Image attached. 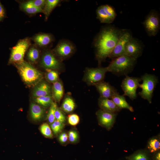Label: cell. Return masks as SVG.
Masks as SVG:
<instances>
[{
  "mask_svg": "<svg viewBox=\"0 0 160 160\" xmlns=\"http://www.w3.org/2000/svg\"><path fill=\"white\" fill-rule=\"evenodd\" d=\"M31 116L33 120L35 121L40 120L44 114V109L39 105L31 103L30 107Z\"/></svg>",
  "mask_w": 160,
  "mask_h": 160,
  "instance_id": "obj_19",
  "label": "cell"
},
{
  "mask_svg": "<svg viewBox=\"0 0 160 160\" xmlns=\"http://www.w3.org/2000/svg\"><path fill=\"white\" fill-rule=\"evenodd\" d=\"M111 99L121 109H127L131 112L134 111L133 108L127 102L124 96L120 95L118 92L114 95Z\"/></svg>",
  "mask_w": 160,
  "mask_h": 160,
  "instance_id": "obj_17",
  "label": "cell"
},
{
  "mask_svg": "<svg viewBox=\"0 0 160 160\" xmlns=\"http://www.w3.org/2000/svg\"><path fill=\"white\" fill-rule=\"evenodd\" d=\"M42 65L47 69H55L59 68L61 63L53 54L46 51L43 54L41 61Z\"/></svg>",
  "mask_w": 160,
  "mask_h": 160,
  "instance_id": "obj_13",
  "label": "cell"
},
{
  "mask_svg": "<svg viewBox=\"0 0 160 160\" xmlns=\"http://www.w3.org/2000/svg\"><path fill=\"white\" fill-rule=\"evenodd\" d=\"M133 37L129 30L123 29L119 39L108 57L112 59L124 55V47L127 43Z\"/></svg>",
  "mask_w": 160,
  "mask_h": 160,
  "instance_id": "obj_9",
  "label": "cell"
},
{
  "mask_svg": "<svg viewBox=\"0 0 160 160\" xmlns=\"http://www.w3.org/2000/svg\"><path fill=\"white\" fill-rule=\"evenodd\" d=\"M98 104L101 110L109 112L117 113L121 110L110 99L100 97L99 99Z\"/></svg>",
  "mask_w": 160,
  "mask_h": 160,
  "instance_id": "obj_15",
  "label": "cell"
},
{
  "mask_svg": "<svg viewBox=\"0 0 160 160\" xmlns=\"http://www.w3.org/2000/svg\"><path fill=\"white\" fill-rule=\"evenodd\" d=\"M137 60V59L127 55H121L112 59L106 67L108 72L116 75L127 76L133 70Z\"/></svg>",
  "mask_w": 160,
  "mask_h": 160,
  "instance_id": "obj_2",
  "label": "cell"
},
{
  "mask_svg": "<svg viewBox=\"0 0 160 160\" xmlns=\"http://www.w3.org/2000/svg\"><path fill=\"white\" fill-rule=\"evenodd\" d=\"M75 49L76 46L73 43L63 39L59 41L53 51L60 59L63 60L71 56Z\"/></svg>",
  "mask_w": 160,
  "mask_h": 160,
  "instance_id": "obj_10",
  "label": "cell"
},
{
  "mask_svg": "<svg viewBox=\"0 0 160 160\" xmlns=\"http://www.w3.org/2000/svg\"><path fill=\"white\" fill-rule=\"evenodd\" d=\"M141 81L139 78L126 76L121 85L124 92L123 95L128 97L132 100L135 99L137 97L136 90L139 87V83Z\"/></svg>",
  "mask_w": 160,
  "mask_h": 160,
  "instance_id": "obj_7",
  "label": "cell"
},
{
  "mask_svg": "<svg viewBox=\"0 0 160 160\" xmlns=\"http://www.w3.org/2000/svg\"><path fill=\"white\" fill-rule=\"evenodd\" d=\"M68 121L70 125L75 126L79 123L80 118L79 116L76 114H70L68 116Z\"/></svg>",
  "mask_w": 160,
  "mask_h": 160,
  "instance_id": "obj_34",
  "label": "cell"
},
{
  "mask_svg": "<svg viewBox=\"0 0 160 160\" xmlns=\"http://www.w3.org/2000/svg\"><path fill=\"white\" fill-rule=\"evenodd\" d=\"M128 160H149V156L146 153L140 151L127 157Z\"/></svg>",
  "mask_w": 160,
  "mask_h": 160,
  "instance_id": "obj_28",
  "label": "cell"
},
{
  "mask_svg": "<svg viewBox=\"0 0 160 160\" xmlns=\"http://www.w3.org/2000/svg\"><path fill=\"white\" fill-rule=\"evenodd\" d=\"M47 72L46 74V77L47 80L52 82L56 81L58 78V73L54 70L47 69Z\"/></svg>",
  "mask_w": 160,
  "mask_h": 160,
  "instance_id": "obj_33",
  "label": "cell"
},
{
  "mask_svg": "<svg viewBox=\"0 0 160 160\" xmlns=\"http://www.w3.org/2000/svg\"><path fill=\"white\" fill-rule=\"evenodd\" d=\"M156 10H151L143 22L145 30L150 37L155 36L160 28V16Z\"/></svg>",
  "mask_w": 160,
  "mask_h": 160,
  "instance_id": "obj_5",
  "label": "cell"
},
{
  "mask_svg": "<svg viewBox=\"0 0 160 160\" xmlns=\"http://www.w3.org/2000/svg\"><path fill=\"white\" fill-rule=\"evenodd\" d=\"M20 7L22 10L28 14H34L38 13H43L42 9L36 7L28 1L21 3Z\"/></svg>",
  "mask_w": 160,
  "mask_h": 160,
  "instance_id": "obj_21",
  "label": "cell"
},
{
  "mask_svg": "<svg viewBox=\"0 0 160 160\" xmlns=\"http://www.w3.org/2000/svg\"><path fill=\"white\" fill-rule=\"evenodd\" d=\"M155 160H160V153L158 152L155 155Z\"/></svg>",
  "mask_w": 160,
  "mask_h": 160,
  "instance_id": "obj_40",
  "label": "cell"
},
{
  "mask_svg": "<svg viewBox=\"0 0 160 160\" xmlns=\"http://www.w3.org/2000/svg\"><path fill=\"white\" fill-rule=\"evenodd\" d=\"M57 108V105L55 103L52 102L50 105V107L47 116V119L48 122L51 124L55 120V112Z\"/></svg>",
  "mask_w": 160,
  "mask_h": 160,
  "instance_id": "obj_31",
  "label": "cell"
},
{
  "mask_svg": "<svg viewBox=\"0 0 160 160\" xmlns=\"http://www.w3.org/2000/svg\"><path fill=\"white\" fill-rule=\"evenodd\" d=\"M40 130L41 134L45 137L49 138L53 137L52 129L47 123L42 124L40 126Z\"/></svg>",
  "mask_w": 160,
  "mask_h": 160,
  "instance_id": "obj_29",
  "label": "cell"
},
{
  "mask_svg": "<svg viewBox=\"0 0 160 160\" xmlns=\"http://www.w3.org/2000/svg\"><path fill=\"white\" fill-rule=\"evenodd\" d=\"M33 40L40 47L47 46L54 40L52 35L49 33H41L34 36Z\"/></svg>",
  "mask_w": 160,
  "mask_h": 160,
  "instance_id": "obj_16",
  "label": "cell"
},
{
  "mask_svg": "<svg viewBox=\"0 0 160 160\" xmlns=\"http://www.w3.org/2000/svg\"><path fill=\"white\" fill-rule=\"evenodd\" d=\"M123 30L114 25H109L102 27L95 37L93 46L96 57L99 63L109 57Z\"/></svg>",
  "mask_w": 160,
  "mask_h": 160,
  "instance_id": "obj_1",
  "label": "cell"
},
{
  "mask_svg": "<svg viewBox=\"0 0 160 160\" xmlns=\"http://www.w3.org/2000/svg\"><path fill=\"white\" fill-rule=\"evenodd\" d=\"M75 103L71 97H67L64 100L62 105V108L65 112L69 113L72 111L75 107Z\"/></svg>",
  "mask_w": 160,
  "mask_h": 160,
  "instance_id": "obj_25",
  "label": "cell"
},
{
  "mask_svg": "<svg viewBox=\"0 0 160 160\" xmlns=\"http://www.w3.org/2000/svg\"><path fill=\"white\" fill-rule=\"evenodd\" d=\"M68 139V135L65 132L61 133L59 136V140L62 143H66Z\"/></svg>",
  "mask_w": 160,
  "mask_h": 160,
  "instance_id": "obj_38",
  "label": "cell"
},
{
  "mask_svg": "<svg viewBox=\"0 0 160 160\" xmlns=\"http://www.w3.org/2000/svg\"><path fill=\"white\" fill-rule=\"evenodd\" d=\"M96 114L99 124L108 130L111 129L115 122L116 113L109 112L100 109L97 112Z\"/></svg>",
  "mask_w": 160,
  "mask_h": 160,
  "instance_id": "obj_12",
  "label": "cell"
},
{
  "mask_svg": "<svg viewBox=\"0 0 160 160\" xmlns=\"http://www.w3.org/2000/svg\"><path fill=\"white\" fill-rule=\"evenodd\" d=\"M53 94L54 99L59 102L62 98L64 93L63 87L60 82H55L53 86Z\"/></svg>",
  "mask_w": 160,
  "mask_h": 160,
  "instance_id": "obj_22",
  "label": "cell"
},
{
  "mask_svg": "<svg viewBox=\"0 0 160 160\" xmlns=\"http://www.w3.org/2000/svg\"><path fill=\"white\" fill-rule=\"evenodd\" d=\"M148 148L151 153L158 151L160 148V143L156 138H153L148 143Z\"/></svg>",
  "mask_w": 160,
  "mask_h": 160,
  "instance_id": "obj_30",
  "label": "cell"
},
{
  "mask_svg": "<svg viewBox=\"0 0 160 160\" xmlns=\"http://www.w3.org/2000/svg\"><path fill=\"white\" fill-rule=\"evenodd\" d=\"M64 126L63 123L55 120L51 124V128L55 134H57L60 132Z\"/></svg>",
  "mask_w": 160,
  "mask_h": 160,
  "instance_id": "obj_32",
  "label": "cell"
},
{
  "mask_svg": "<svg viewBox=\"0 0 160 160\" xmlns=\"http://www.w3.org/2000/svg\"><path fill=\"white\" fill-rule=\"evenodd\" d=\"M95 85L101 97L111 99L114 95L118 93L114 87L107 82L102 81L95 84Z\"/></svg>",
  "mask_w": 160,
  "mask_h": 160,
  "instance_id": "obj_14",
  "label": "cell"
},
{
  "mask_svg": "<svg viewBox=\"0 0 160 160\" xmlns=\"http://www.w3.org/2000/svg\"><path fill=\"white\" fill-rule=\"evenodd\" d=\"M144 47L142 41L132 37L125 45L124 55L137 59L142 55Z\"/></svg>",
  "mask_w": 160,
  "mask_h": 160,
  "instance_id": "obj_8",
  "label": "cell"
},
{
  "mask_svg": "<svg viewBox=\"0 0 160 160\" xmlns=\"http://www.w3.org/2000/svg\"><path fill=\"white\" fill-rule=\"evenodd\" d=\"M16 64L23 80L27 84H33L42 77L41 73L28 63L23 61Z\"/></svg>",
  "mask_w": 160,
  "mask_h": 160,
  "instance_id": "obj_3",
  "label": "cell"
},
{
  "mask_svg": "<svg viewBox=\"0 0 160 160\" xmlns=\"http://www.w3.org/2000/svg\"><path fill=\"white\" fill-rule=\"evenodd\" d=\"M62 1L60 0H47L43 9L45 19L47 20L52 10Z\"/></svg>",
  "mask_w": 160,
  "mask_h": 160,
  "instance_id": "obj_20",
  "label": "cell"
},
{
  "mask_svg": "<svg viewBox=\"0 0 160 160\" xmlns=\"http://www.w3.org/2000/svg\"><path fill=\"white\" fill-rule=\"evenodd\" d=\"M6 13L3 6L0 1V22L5 17Z\"/></svg>",
  "mask_w": 160,
  "mask_h": 160,
  "instance_id": "obj_39",
  "label": "cell"
},
{
  "mask_svg": "<svg viewBox=\"0 0 160 160\" xmlns=\"http://www.w3.org/2000/svg\"><path fill=\"white\" fill-rule=\"evenodd\" d=\"M107 72V67L88 68L86 74V79L89 84L95 85L102 81Z\"/></svg>",
  "mask_w": 160,
  "mask_h": 160,
  "instance_id": "obj_11",
  "label": "cell"
},
{
  "mask_svg": "<svg viewBox=\"0 0 160 160\" xmlns=\"http://www.w3.org/2000/svg\"><path fill=\"white\" fill-rule=\"evenodd\" d=\"M55 120L63 123L65 122V118L64 115L57 107L55 110Z\"/></svg>",
  "mask_w": 160,
  "mask_h": 160,
  "instance_id": "obj_35",
  "label": "cell"
},
{
  "mask_svg": "<svg viewBox=\"0 0 160 160\" xmlns=\"http://www.w3.org/2000/svg\"><path fill=\"white\" fill-rule=\"evenodd\" d=\"M140 79L143 82L139 84V87L141 89V91L138 94L151 103L154 90L158 82V78L154 75L146 73Z\"/></svg>",
  "mask_w": 160,
  "mask_h": 160,
  "instance_id": "obj_4",
  "label": "cell"
},
{
  "mask_svg": "<svg viewBox=\"0 0 160 160\" xmlns=\"http://www.w3.org/2000/svg\"><path fill=\"white\" fill-rule=\"evenodd\" d=\"M97 18L102 23L110 24L112 22L104 11L102 5L99 6L96 10Z\"/></svg>",
  "mask_w": 160,
  "mask_h": 160,
  "instance_id": "obj_23",
  "label": "cell"
},
{
  "mask_svg": "<svg viewBox=\"0 0 160 160\" xmlns=\"http://www.w3.org/2000/svg\"><path fill=\"white\" fill-rule=\"evenodd\" d=\"M35 101L38 104L44 107L50 105L53 102L51 97L49 95L36 97Z\"/></svg>",
  "mask_w": 160,
  "mask_h": 160,
  "instance_id": "obj_27",
  "label": "cell"
},
{
  "mask_svg": "<svg viewBox=\"0 0 160 160\" xmlns=\"http://www.w3.org/2000/svg\"><path fill=\"white\" fill-rule=\"evenodd\" d=\"M50 92V87L45 82H42L38 85L34 89L33 95L38 97L49 95Z\"/></svg>",
  "mask_w": 160,
  "mask_h": 160,
  "instance_id": "obj_18",
  "label": "cell"
},
{
  "mask_svg": "<svg viewBox=\"0 0 160 160\" xmlns=\"http://www.w3.org/2000/svg\"><path fill=\"white\" fill-rule=\"evenodd\" d=\"M102 6L104 11L112 22H113L117 16L115 8L112 6L108 4L103 5Z\"/></svg>",
  "mask_w": 160,
  "mask_h": 160,
  "instance_id": "obj_26",
  "label": "cell"
},
{
  "mask_svg": "<svg viewBox=\"0 0 160 160\" xmlns=\"http://www.w3.org/2000/svg\"><path fill=\"white\" fill-rule=\"evenodd\" d=\"M29 2L36 7L43 10L46 2L45 0H32L28 1Z\"/></svg>",
  "mask_w": 160,
  "mask_h": 160,
  "instance_id": "obj_37",
  "label": "cell"
},
{
  "mask_svg": "<svg viewBox=\"0 0 160 160\" xmlns=\"http://www.w3.org/2000/svg\"><path fill=\"white\" fill-rule=\"evenodd\" d=\"M31 43L28 38L20 40L12 49L9 63L17 64L24 61L25 54Z\"/></svg>",
  "mask_w": 160,
  "mask_h": 160,
  "instance_id": "obj_6",
  "label": "cell"
},
{
  "mask_svg": "<svg viewBox=\"0 0 160 160\" xmlns=\"http://www.w3.org/2000/svg\"><path fill=\"white\" fill-rule=\"evenodd\" d=\"M68 139L72 143L76 142L78 138V134L77 132L74 130L69 131L68 134Z\"/></svg>",
  "mask_w": 160,
  "mask_h": 160,
  "instance_id": "obj_36",
  "label": "cell"
},
{
  "mask_svg": "<svg viewBox=\"0 0 160 160\" xmlns=\"http://www.w3.org/2000/svg\"><path fill=\"white\" fill-rule=\"evenodd\" d=\"M40 55L39 49L34 46L31 47L29 49L27 57L28 60L32 63H35L38 60Z\"/></svg>",
  "mask_w": 160,
  "mask_h": 160,
  "instance_id": "obj_24",
  "label": "cell"
}]
</instances>
